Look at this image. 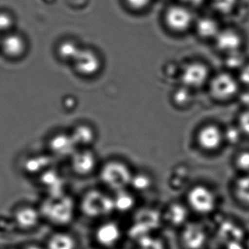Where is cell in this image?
<instances>
[{
    "label": "cell",
    "mask_w": 249,
    "mask_h": 249,
    "mask_svg": "<svg viewBox=\"0 0 249 249\" xmlns=\"http://www.w3.org/2000/svg\"><path fill=\"white\" fill-rule=\"evenodd\" d=\"M80 208L83 214L88 218H108L115 213L113 195L100 189H90L83 195Z\"/></svg>",
    "instance_id": "cell-4"
},
{
    "label": "cell",
    "mask_w": 249,
    "mask_h": 249,
    "mask_svg": "<svg viewBox=\"0 0 249 249\" xmlns=\"http://www.w3.org/2000/svg\"><path fill=\"white\" fill-rule=\"evenodd\" d=\"M240 79L242 83L249 86V64L244 65L241 68V71L240 73Z\"/></svg>",
    "instance_id": "cell-37"
},
{
    "label": "cell",
    "mask_w": 249,
    "mask_h": 249,
    "mask_svg": "<svg viewBox=\"0 0 249 249\" xmlns=\"http://www.w3.org/2000/svg\"><path fill=\"white\" fill-rule=\"evenodd\" d=\"M217 237L222 242V244L232 240L244 241L247 234L243 227L231 219L221 221L216 230Z\"/></svg>",
    "instance_id": "cell-17"
},
{
    "label": "cell",
    "mask_w": 249,
    "mask_h": 249,
    "mask_svg": "<svg viewBox=\"0 0 249 249\" xmlns=\"http://www.w3.org/2000/svg\"><path fill=\"white\" fill-rule=\"evenodd\" d=\"M182 1L188 4H191V5H198L203 3L206 0H182Z\"/></svg>",
    "instance_id": "cell-39"
},
{
    "label": "cell",
    "mask_w": 249,
    "mask_h": 249,
    "mask_svg": "<svg viewBox=\"0 0 249 249\" xmlns=\"http://www.w3.org/2000/svg\"><path fill=\"white\" fill-rule=\"evenodd\" d=\"M167 25L177 32H182L189 28L192 21L190 11L180 5H175L167 10L166 13Z\"/></svg>",
    "instance_id": "cell-14"
},
{
    "label": "cell",
    "mask_w": 249,
    "mask_h": 249,
    "mask_svg": "<svg viewBox=\"0 0 249 249\" xmlns=\"http://www.w3.org/2000/svg\"><path fill=\"white\" fill-rule=\"evenodd\" d=\"M211 92L215 98L227 100L237 94L238 84L236 80L227 73H221L213 79Z\"/></svg>",
    "instance_id": "cell-13"
},
{
    "label": "cell",
    "mask_w": 249,
    "mask_h": 249,
    "mask_svg": "<svg viewBox=\"0 0 249 249\" xmlns=\"http://www.w3.org/2000/svg\"><path fill=\"white\" fill-rule=\"evenodd\" d=\"M151 0H125L126 3L134 10H142L146 8Z\"/></svg>",
    "instance_id": "cell-35"
},
{
    "label": "cell",
    "mask_w": 249,
    "mask_h": 249,
    "mask_svg": "<svg viewBox=\"0 0 249 249\" xmlns=\"http://www.w3.org/2000/svg\"><path fill=\"white\" fill-rule=\"evenodd\" d=\"M239 127L243 134L249 135V109L240 116Z\"/></svg>",
    "instance_id": "cell-34"
},
{
    "label": "cell",
    "mask_w": 249,
    "mask_h": 249,
    "mask_svg": "<svg viewBox=\"0 0 249 249\" xmlns=\"http://www.w3.org/2000/svg\"><path fill=\"white\" fill-rule=\"evenodd\" d=\"M184 202L191 212L200 216H208L216 211L219 199L212 188L198 183L188 189Z\"/></svg>",
    "instance_id": "cell-2"
},
{
    "label": "cell",
    "mask_w": 249,
    "mask_h": 249,
    "mask_svg": "<svg viewBox=\"0 0 249 249\" xmlns=\"http://www.w3.org/2000/svg\"><path fill=\"white\" fill-rule=\"evenodd\" d=\"M240 102L249 108V90L245 91L240 96Z\"/></svg>",
    "instance_id": "cell-38"
},
{
    "label": "cell",
    "mask_w": 249,
    "mask_h": 249,
    "mask_svg": "<svg viewBox=\"0 0 249 249\" xmlns=\"http://www.w3.org/2000/svg\"><path fill=\"white\" fill-rule=\"evenodd\" d=\"M17 20L9 11H0V35L8 34L15 30Z\"/></svg>",
    "instance_id": "cell-29"
},
{
    "label": "cell",
    "mask_w": 249,
    "mask_h": 249,
    "mask_svg": "<svg viewBox=\"0 0 249 249\" xmlns=\"http://www.w3.org/2000/svg\"><path fill=\"white\" fill-rule=\"evenodd\" d=\"M123 228L113 220L102 222L94 231V237L99 246L105 249H114L123 238Z\"/></svg>",
    "instance_id": "cell-9"
},
{
    "label": "cell",
    "mask_w": 249,
    "mask_h": 249,
    "mask_svg": "<svg viewBox=\"0 0 249 249\" xmlns=\"http://www.w3.org/2000/svg\"><path fill=\"white\" fill-rule=\"evenodd\" d=\"M72 65L78 75L91 78L97 75L101 70V58L91 48L82 47Z\"/></svg>",
    "instance_id": "cell-7"
},
{
    "label": "cell",
    "mask_w": 249,
    "mask_h": 249,
    "mask_svg": "<svg viewBox=\"0 0 249 249\" xmlns=\"http://www.w3.org/2000/svg\"><path fill=\"white\" fill-rule=\"evenodd\" d=\"M48 147L52 157L59 158H70L78 149L70 132L53 134L49 140Z\"/></svg>",
    "instance_id": "cell-12"
},
{
    "label": "cell",
    "mask_w": 249,
    "mask_h": 249,
    "mask_svg": "<svg viewBox=\"0 0 249 249\" xmlns=\"http://www.w3.org/2000/svg\"><path fill=\"white\" fill-rule=\"evenodd\" d=\"M132 175L130 167L124 161L117 160L106 161L99 170L102 184L113 193L129 189Z\"/></svg>",
    "instance_id": "cell-3"
},
{
    "label": "cell",
    "mask_w": 249,
    "mask_h": 249,
    "mask_svg": "<svg viewBox=\"0 0 249 249\" xmlns=\"http://www.w3.org/2000/svg\"><path fill=\"white\" fill-rule=\"evenodd\" d=\"M154 180L149 173L145 171L133 173L129 189L136 193H145L152 188Z\"/></svg>",
    "instance_id": "cell-26"
},
{
    "label": "cell",
    "mask_w": 249,
    "mask_h": 249,
    "mask_svg": "<svg viewBox=\"0 0 249 249\" xmlns=\"http://www.w3.org/2000/svg\"><path fill=\"white\" fill-rule=\"evenodd\" d=\"M224 140V133L214 125L202 128L198 134V144L206 151H216L221 147Z\"/></svg>",
    "instance_id": "cell-15"
},
{
    "label": "cell",
    "mask_w": 249,
    "mask_h": 249,
    "mask_svg": "<svg viewBox=\"0 0 249 249\" xmlns=\"http://www.w3.org/2000/svg\"><path fill=\"white\" fill-rule=\"evenodd\" d=\"M70 133L78 148H91V145L95 142V130L88 124H78Z\"/></svg>",
    "instance_id": "cell-19"
},
{
    "label": "cell",
    "mask_w": 249,
    "mask_h": 249,
    "mask_svg": "<svg viewBox=\"0 0 249 249\" xmlns=\"http://www.w3.org/2000/svg\"><path fill=\"white\" fill-rule=\"evenodd\" d=\"M23 249H44L40 246H37V245L30 244L26 246Z\"/></svg>",
    "instance_id": "cell-40"
},
{
    "label": "cell",
    "mask_w": 249,
    "mask_h": 249,
    "mask_svg": "<svg viewBox=\"0 0 249 249\" xmlns=\"http://www.w3.org/2000/svg\"><path fill=\"white\" fill-rule=\"evenodd\" d=\"M210 239L209 227L202 221L190 219L179 230V243L183 249H205Z\"/></svg>",
    "instance_id": "cell-5"
},
{
    "label": "cell",
    "mask_w": 249,
    "mask_h": 249,
    "mask_svg": "<svg viewBox=\"0 0 249 249\" xmlns=\"http://www.w3.org/2000/svg\"><path fill=\"white\" fill-rule=\"evenodd\" d=\"M1 37H2V36H1V35H0V40H1Z\"/></svg>",
    "instance_id": "cell-43"
},
{
    "label": "cell",
    "mask_w": 249,
    "mask_h": 249,
    "mask_svg": "<svg viewBox=\"0 0 249 249\" xmlns=\"http://www.w3.org/2000/svg\"><path fill=\"white\" fill-rule=\"evenodd\" d=\"M189 98H190V94L186 90L180 89L176 91V95H175L176 103H181V104L186 103Z\"/></svg>",
    "instance_id": "cell-36"
},
{
    "label": "cell",
    "mask_w": 249,
    "mask_h": 249,
    "mask_svg": "<svg viewBox=\"0 0 249 249\" xmlns=\"http://www.w3.org/2000/svg\"><path fill=\"white\" fill-rule=\"evenodd\" d=\"M51 157L46 155H34L27 157L23 164L24 173L29 175H38L50 168Z\"/></svg>",
    "instance_id": "cell-24"
},
{
    "label": "cell",
    "mask_w": 249,
    "mask_h": 249,
    "mask_svg": "<svg viewBox=\"0 0 249 249\" xmlns=\"http://www.w3.org/2000/svg\"><path fill=\"white\" fill-rule=\"evenodd\" d=\"M74 236L65 231H56L48 239L46 249H76Z\"/></svg>",
    "instance_id": "cell-25"
},
{
    "label": "cell",
    "mask_w": 249,
    "mask_h": 249,
    "mask_svg": "<svg viewBox=\"0 0 249 249\" xmlns=\"http://www.w3.org/2000/svg\"><path fill=\"white\" fill-rule=\"evenodd\" d=\"M245 247L246 249H249V234H247L244 240Z\"/></svg>",
    "instance_id": "cell-41"
},
{
    "label": "cell",
    "mask_w": 249,
    "mask_h": 249,
    "mask_svg": "<svg viewBox=\"0 0 249 249\" xmlns=\"http://www.w3.org/2000/svg\"><path fill=\"white\" fill-rule=\"evenodd\" d=\"M244 56L239 52V51L229 53L227 59V66L230 68H242L244 65Z\"/></svg>",
    "instance_id": "cell-33"
},
{
    "label": "cell",
    "mask_w": 249,
    "mask_h": 249,
    "mask_svg": "<svg viewBox=\"0 0 249 249\" xmlns=\"http://www.w3.org/2000/svg\"><path fill=\"white\" fill-rule=\"evenodd\" d=\"M28 49L27 37L16 30L1 37L0 52L10 60L17 61L23 59L28 52Z\"/></svg>",
    "instance_id": "cell-6"
},
{
    "label": "cell",
    "mask_w": 249,
    "mask_h": 249,
    "mask_svg": "<svg viewBox=\"0 0 249 249\" xmlns=\"http://www.w3.org/2000/svg\"><path fill=\"white\" fill-rule=\"evenodd\" d=\"M69 159L71 170L78 176H90L98 167L97 154L91 148H78Z\"/></svg>",
    "instance_id": "cell-8"
},
{
    "label": "cell",
    "mask_w": 249,
    "mask_h": 249,
    "mask_svg": "<svg viewBox=\"0 0 249 249\" xmlns=\"http://www.w3.org/2000/svg\"><path fill=\"white\" fill-rule=\"evenodd\" d=\"M196 30L198 34L205 38L215 37L220 32L216 21L210 18L199 19L196 24Z\"/></svg>",
    "instance_id": "cell-28"
},
{
    "label": "cell",
    "mask_w": 249,
    "mask_h": 249,
    "mask_svg": "<svg viewBox=\"0 0 249 249\" xmlns=\"http://www.w3.org/2000/svg\"><path fill=\"white\" fill-rule=\"evenodd\" d=\"M134 243V249H167L165 240L158 233L141 237Z\"/></svg>",
    "instance_id": "cell-27"
},
{
    "label": "cell",
    "mask_w": 249,
    "mask_h": 249,
    "mask_svg": "<svg viewBox=\"0 0 249 249\" xmlns=\"http://www.w3.org/2000/svg\"><path fill=\"white\" fill-rule=\"evenodd\" d=\"M82 46L74 38H64L56 46V55L58 59L65 63H71L75 60L81 52Z\"/></svg>",
    "instance_id": "cell-20"
},
{
    "label": "cell",
    "mask_w": 249,
    "mask_h": 249,
    "mask_svg": "<svg viewBox=\"0 0 249 249\" xmlns=\"http://www.w3.org/2000/svg\"><path fill=\"white\" fill-rule=\"evenodd\" d=\"M40 183L47 192V196H58L65 195V183L60 175L54 170H49L40 175Z\"/></svg>",
    "instance_id": "cell-18"
},
{
    "label": "cell",
    "mask_w": 249,
    "mask_h": 249,
    "mask_svg": "<svg viewBox=\"0 0 249 249\" xmlns=\"http://www.w3.org/2000/svg\"><path fill=\"white\" fill-rule=\"evenodd\" d=\"M243 132L239 126H230L224 133V139L230 144H236L240 141Z\"/></svg>",
    "instance_id": "cell-32"
},
{
    "label": "cell",
    "mask_w": 249,
    "mask_h": 249,
    "mask_svg": "<svg viewBox=\"0 0 249 249\" xmlns=\"http://www.w3.org/2000/svg\"><path fill=\"white\" fill-rule=\"evenodd\" d=\"M233 164L238 175L249 173V150H243L237 153Z\"/></svg>",
    "instance_id": "cell-30"
},
{
    "label": "cell",
    "mask_w": 249,
    "mask_h": 249,
    "mask_svg": "<svg viewBox=\"0 0 249 249\" xmlns=\"http://www.w3.org/2000/svg\"><path fill=\"white\" fill-rule=\"evenodd\" d=\"M231 192L236 201L243 208L249 209V173L237 176L233 182Z\"/></svg>",
    "instance_id": "cell-22"
},
{
    "label": "cell",
    "mask_w": 249,
    "mask_h": 249,
    "mask_svg": "<svg viewBox=\"0 0 249 249\" xmlns=\"http://www.w3.org/2000/svg\"><path fill=\"white\" fill-rule=\"evenodd\" d=\"M217 47L220 50L231 53L240 49L242 44V38L240 35L231 30L219 32L215 37Z\"/></svg>",
    "instance_id": "cell-23"
},
{
    "label": "cell",
    "mask_w": 249,
    "mask_h": 249,
    "mask_svg": "<svg viewBox=\"0 0 249 249\" xmlns=\"http://www.w3.org/2000/svg\"><path fill=\"white\" fill-rule=\"evenodd\" d=\"M39 210L42 218L53 225L63 227L73 221L76 204L73 197L65 194L58 196H46Z\"/></svg>",
    "instance_id": "cell-1"
},
{
    "label": "cell",
    "mask_w": 249,
    "mask_h": 249,
    "mask_svg": "<svg viewBox=\"0 0 249 249\" xmlns=\"http://www.w3.org/2000/svg\"><path fill=\"white\" fill-rule=\"evenodd\" d=\"M113 199L115 213L128 214L136 208L137 198L135 193L129 188L113 193Z\"/></svg>",
    "instance_id": "cell-21"
},
{
    "label": "cell",
    "mask_w": 249,
    "mask_h": 249,
    "mask_svg": "<svg viewBox=\"0 0 249 249\" xmlns=\"http://www.w3.org/2000/svg\"><path fill=\"white\" fill-rule=\"evenodd\" d=\"M97 249V248L91 247V248H88V249Z\"/></svg>",
    "instance_id": "cell-42"
},
{
    "label": "cell",
    "mask_w": 249,
    "mask_h": 249,
    "mask_svg": "<svg viewBox=\"0 0 249 249\" xmlns=\"http://www.w3.org/2000/svg\"><path fill=\"white\" fill-rule=\"evenodd\" d=\"M190 213L185 202L175 200L169 202L161 211L163 224L179 230L190 220Z\"/></svg>",
    "instance_id": "cell-10"
},
{
    "label": "cell",
    "mask_w": 249,
    "mask_h": 249,
    "mask_svg": "<svg viewBox=\"0 0 249 249\" xmlns=\"http://www.w3.org/2000/svg\"><path fill=\"white\" fill-rule=\"evenodd\" d=\"M208 77V68L199 63L190 64L185 68L181 74L182 81L188 87H200Z\"/></svg>",
    "instance_id": "cell-16"
},
{
    "label": "cell",
    "mask_w": 249,
    "mask_h": 249,
    "mask_svg": "<svg viewBox=\"0 0 249 249\" xmlns=\"http://www.w3.org/2000/svg\"><path fill=\"white\" fill-rule=\"evenodd\" d=\"M11 218L16 228L21 231H28L36 228L43 218L39 208L24 205L16 208Z\"/></svg>",
    "instance_id": "cell-11"
},
{
    "label": "cell",
    "mask_w": 249,
    "mask_h": 249,
    "mask_svg": "<svg viewBox=\"0 0 249 249\" xmlns=\"http://www.w3.org/2000/svg\"><path fill=\"white\" fill-rule=\"evenodd\" d=\"M214 9L221 14L231 12L237 4V0H211Z\"/></svg>",
    "instance_id": "cell-31"
}]
</instances>
